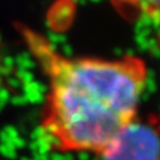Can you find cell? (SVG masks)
Returning <instances> with one entry per match:
<instances>
[{"label": "cell", "instance_id": "cell-1", "mask_svg": "<svg viewBox=\"0 0 160 160\" xmlns=\"http://www.w3.org/2000/svg\"><path fill=\"white\" fill-rule=\"evenodd\" d=\"M22 35L47 79L39 126L44 143L53 152L100 158L139 115L146 60L136 55L69 58L32 29L23 27Z\"/></svg>", "mask_w": 160, "mask_h": 160}, {"label": "cell", "instance_id": "cell-2", "mask_svg": "<svg viewBox=\"0 0 160 160\" xmlns=\"http://www.w3.org/2000/svg\"><path fill=\"white\" fill-rule=\"evenodd\" d=\"M102 160H160V118H135L112 142Z\"/></svg>", "mask_w": 160, "mask_h": 160}, {"label": "cell", "instance_id": "cell-3", "mask_svg": "<svg viewBox=\"0 0 160 160\" xmlns=\"http://www.w3.org/2000/svg\"><path fill=\"white\" fill-rule=\"evenodd\" d=\"M109 3L128 20L149 19L160 26V0H109Z\"/></svg>", "mask_w": 160, "mask_h": 160}]
</instances>
